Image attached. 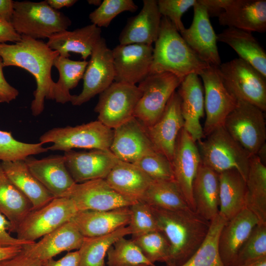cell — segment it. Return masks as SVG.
I'll list each match as a JSON object with an SVG mask.
<instances>
[{"label": "cell", "instance_id": "cell-4", "mask_svg": "<svg viewBox=\"0 0 266 266\" xmlns=\"http://www.w3.org/2000/svg\"><path fill=\"white\" fill-rule=\"evenodd\" d=\"M10 23L20 35L40 39L67 30L71 21L63 13L50 7L46 0L16 1L14 2Z\"/></svg>", "mask_w": 266, "mask_h": 266}, {"label": "cell", "instance_id": "cell-20", "mask_svg": "<svg viewBox=\"0 0 266 266\" xmlns=\"http://www.w3.org/2000/svg\"><path fill=\"white\" fill-rule=\"evenodd\" d=\"M109 150L119 160L132 164L156 151L145 127L135 117L113 129Z\"/></svg>", "mask_w": 266, "mask_h": 266}, {"label": "cell", "instance_id": "cell-40", "mask_svg": "<svg viewBox=\"0 0 266 266\" xmlns=\"http://www.w3.org/2000/svg\"><path fill=\"white\" fill-rule=\"evenodd\" d=\"M107 266H155L132 239L117 240L107 253Z\"/></svg>", "mask_w": 266, "mask_h": 266}, {"label": "cell", "instance_id": "cell-46", "mask_svg": "<svg viewBox=\"0 0 266 266\" xmlns=\"http://www.w3.org/2000/svg\"><path fill=\"white\" fill-rule=\"evenodd\" d=\"M133 164L153 180H174L170 161L157 151L144 156Z\"/></svg>", "mask_w": 266, "mask_h": 266}, {"label": "cell", "instance_id": "cell-28", "mask_svg": "<svg viewBox=\"0 0 266 266\" xmlns=\"http://www.w3.org/2000/svg\"><path fill=\"white\" fill-rule=\"evenodd\" d=\"M101 29L94 24L56 33L48 38L47 45L57 51L59 56L68 58L69 52L79 54L84 60L91 56L92 50L101 38Z\"/></svg>", "mask_w": 266, "mask_h": 266}, {"label": "cell", "instance_id": "cell-11", "mask_svg": "<svg viewBox=\"0 0 266 266\" xmlns=\"http://www.w3.org/2000/svg\"><path fill=\"white\" fill-rule=\"evenodd\" d=\"M142 93L137 86L114 81L100 94L94 111L98 121L114 129L134 117Z\"/></svg>", "mask_w": 266, "mask_h": 266}, {"label": "cell", "instance_id": "cell-54", "mask_svg": "<svg viewBox=\"0 0 266 266\" xmlns=\"http://www.w3.org/2000/svg\"><path fill=\"white\" fill-rule=\"evenodd\" d=\"M14 2L12 0H0V17L9 22L13 14Z\"/></svg>", "mask_w": 266, "mask_h": 266}, {"label": "cell", "instance_id": "cell-8", "mask_svg": "<svg viewBox=\"0 0 266 266\" xmlns=\"http://www.w3.org/2000/svg\"><path fill=\"white\" fill-rule=\"evenodd\" d=\"M223 126L250 157L256 155L266 142V127L264 111L248 102L237 100Z\"/></svg>", "mask_w": 266, "mask_h": 266}, {"label": "cell", "instance_id": "cell-29", "mask_svg": "<svg viewBox=\"0 0 266 266\" xmlns=\"http://www.w3.org/2000/svg\"><path fill=\"white\" fill-rule=\"evenodd\" d=\"M196 211L211 221L219 213V173L200 164L192 186Z\"/></svg>", "mask_w": 266, "mask_h": 266}, {"label": "cell", "instance_id": "cell-36", "mask_svg": "<svg viewBox=\"0 0 266 266\" xmlns=\"http://www.w3.org/2000/svg\"><path fill=\"white\" fill-rule=\"evenodd\" d=\"M139 200L165 210L190 208L174 180H153Z\"/></svg>", "mask_w": 266, "mask_h": 266}, {"label": "cell", "instance_id": "cell-51", "mask_svg": "<svg viewBox=\"0 0 266 266\" xmlns=\"http://www.w3.org/2000/svg\"><path fill=\"white\" fill-rule=\"evenodd\" d=\"M79 252L76 250L68 252L58 260L50 259L41 261L40 266H79Z\"/></svg>", "mask_w": 266, "mask_h": 266}, {"label": "cell", "instance_id": "cell-39", "mask_svg": "<svg viewBox=\"0 0 266 266\" xmlns=\"http://www.w3.org/2000/svg\"><path fill=\"white\" fill-rule=\"evenodd\" d=\"M227 221L218 213L210 221L209 231L201 244L179 266H225L220 257L218 242L221 230Z\"/></svg>", "mask_w": 266, "mask_h": 266}, {"label": "cell", "instance_id": "cell-1", "mask_svg": "<svg viewBox=\"0 0 266 266\" xmlns=\"http://www.w3.org/2000/svg\"><path fill=\"white\" fill-rule=\"evenodd\" d=\"M58 56L59 53L43 41L26 35H21V40L13 44L0 43V57L4 67H21L34 77L36 88L31 106L34 116L43 112L45 99L53 100L55 82L52 79L51 68Z\"/></svg>", "mask_w": 266, "mask_h": 266}, {"label": "cell", "instance_id": "cell-45", "mask_svg": "<svg viewBox=\"0 0 266 266\" xmlns=\"http://www.w3.org/2000/svg\"><path fill=\"white\" fill-rule=\"evenodd\" d=\"M129 208L131 217L128 226L132 237L159 231L149 205L142 200H137Z\"/></svg>", "mask_w": 266, "mask_h": 266}, {"label": "cell", "instance_id": "cell-16", "mask_svg": "<svg viewBox=\"0 0 266 266\" xmlns=\"http://www.w3.org/2000/svg\"><path fill=\"white\" fill-rule=\"evenodd\" d=\"M112 50L114 81L135 85L149 74L152 61V45L119 44Z\"/></svg>", "mask_w": 266, "mask_h": 266}, {"label": "cell", "instance_id": "cell-34", "mask_svg": "<svg viewBox=\"0 0 266 266\" xmlns=\"http://www.w3.org/2000/svg\"><path fill=\"white\" fill-rule=\"evenodd\" d=\"M33 210L30 200L9 179L0 165V213L11 224V232Z\"/></svg>", "mask_w": 266, "mask_h": 266}, {"label": "cell", "instance_id": "cell-17", "mask_svg": "<svg viewBox=\"0 0 266 266\" xmlns=\"http://www.w3.org/2000/svg\"><path fill=\"white\" fill-rule=\"evenodd\" d=\"M194 16L189 28L180 33L197 55L209 66L221 64L217 45V34L212 26L206 8L197 0L193 6Z\"/></svg>", "mask_w": 266, "mask_h": 266}, {"label": "cell", "instance_id": "cell-53", "mask_svg": "<svg viewBox=\"0 0 266 266\" xmlns=\"http://www.w3.org/2000/svg\"><path fill=\"white\" fill-rule=\"evenodd\" d=\"M206 9L209 16H217L229 6L232 0H198Z\"/></svg>", "mask_w": 266, "mask_h": 266}, {"label": "cell", "instance_id": "cell-12", "mask_svg": "<svg viewBox=\"0 0 266 266\" xmlns=\"http://www.w3.org/2000/svg\"><path fill=\"white\" fill-rule=\"evenodd\" d=\"M217 67L209 66L199 75L202 80L204 93L205 120L202 128L204 137L223 125L237 101L225 87Z\"/></svg>", "mask_w": 266, "mask_h": 266}, {"label": "cell", "instance_id": "cell-44", "mask_svg": "<svg viewBox=\"0 0 266 266\" xmlns=\"http://www.w3.org/2000/svg\"><path fill=\"white\" fill-rule=\"evenodd\" d=\"M137 6L132 0H104L90 13L89 19L99 28L107 27L112 20L124 11L135 12Z\"/></svg>", "mask_w": 266, "mask_h": 266}, {"label": "cell", "instance_id": "cell-13", "mask_svg": "<svg viewBox=\"0 0 266 266\" xmlns=\"http://www.w3.org/2000/svg\"><path fill=\"white\" fill-rule=\"evenodd\" d=\"M112 50L101 37L94 46L83 79V87L78 95H72L70 102L81 105L100 94L114 81Z\"/></svg>", "mask_w": 266, "mask_h": 266}, {"label": "cell", "instance_id": "cell-37", "mask_svg": "<svg viewBox=\"0 0 266 266\" xmlns=\"http://www.w3.org/2000/svg\"><path fill=\"white\" fill-rule=\"evenodd\" d=\"M88 63L86 61H74L60 56L55 59L53 66L59 71V78L55 82L53 100L62 104L70 102L72 95L70 90L83 78Z\"/></svg>", "mask_w": 266, "mask_h": 266}, {"label": "cell", "instance_id": "cell-10", "mask_svg": "<svg viewBox=\"0 0 266 266\" xmlns=\"http://www.w3.org/2000/svg\"><path fill=\"white\" fill-rule=\"evenodd\" d=\"M78 210L67 197L55 198L43 207L31 211L15 233L21 240L35 241L72 220Z\"/></svg>", "mask_w": 266, "mask_h": 266}, {"label": "cell", "instance_id": "cell-41", "mask_svg": "<svg viewBox=\"0 0 266 266\" xmlns=\"http://www.w3.org/2000/svg\"><path fill=\"white\" fill-rule=\"evenodd\" d=\"M38 142L29 143L15 139L11 132L0 130V160L15 162L25 160L27 157L47 152V147Z\"/></svg>", "mask_w": 266, "mask_h": 266}, {"label": "cell", "instance_id": "cell-38", "mask_svg": "<svg viewBox=\"0 0 266 266\" xmlns=\"http://www.w3.org/2000/svg\"><path fill=\"white\" fill-rule=\"evenodd\" d=\"M131 234V230L127 226L108 234L84 237L78 250L79 266H105V259L110 247L120 238Z\"/></svg>", "mask_w": 266, "mask_h": 266}, {"label": "cell", "instance_id": "cell-27", "mask_svg": "<svg viewBox=\"0 0 266 266\" xmlns=\"http://www.w3.org/2000/svg\"><path fill=\"white\" fill-rule=\"evenodd\" d=\"M130 217V208L126 207L107 211H79L71 221L84 237H95L127 226Z\"/></svg>", "mask_w": 266, "mask_h": 266}, {"label": "cell", "instance_id": "cell-57", "mask_svg": "<svg viewBox=\"0 0 266 266\" xmlns=\"http://www.w3.org/2000/svg\"><path fill=\"white\" fill-rule=\"evenodd\" d=\"M260 161L266 165V143L263 144L258 150L256 155Z\"/></svg>", "mask_w": 266, "mask_h": 266}, {"label": "cell", "instance_id": "cell-14", "mask_svg": "<svg viewBox=\"0 0 266 266\" xmlns=\"http://www.w3.org/2000/svg\"><path fill=\"white\" fill-rule=\"evenodd\" d=\"M64 197L73 201L78 211L110 210L130 207L136 201L118 193L104 179L75 183Z\"/></svg>", "mask_w": 266, "mask_h": 266}, {"label": "cell", "instance_id": "cell-9", "mask_svg": "<svg viewBox=\"0 0 266 266\" xmlns=\"http://www.w3.org/2000/svg\"><path fill=\"white\" fill-rule=\"evenodd\" d=\"M182 80L169 72L148 75L137 86L142 95L135 107L134 117L145 128L153 125L161 116Z\"/></svg>", "mask_w": 266, "mask_h": 266}, {"label": "cell", "instance_id": "cell-31", "mask_svg": "<svg viewBox=\"0 0 266 266\" xmlns=\"http://www.w3.org/2000/svg\"><path fill=\"white\" fill-rule=\"evenodd\" d=\"M0 165L9 179L30 200L33 210L55 198L31 172L25 160L1 162Z\"/></svg>", "mask_w": 266, "mask_h": 266}, {"label": "cell", "instance_id": "cell-50", "mask_svg": "<svg viewBox=\"0 0 266 266\" xmlns=\"http://www.w3.org/2000/svg\"><path fill=\"white\" fill-rule=\"evenodd\" d=\"M41 261L22 251L17 255L0 262V266H40Z\"/></svg>", "mask_w": 266, "mask_h": 266}, {"label": "cell", "instance_id": "cell-48", "mask_svg": "<svg viewBox=\"0 0 266 266\" xmlns=\"http://www.w3.org/2000/svg\"><path fill=\"white\" fill-rule=\"evenodd\" d=\"M10 223L0 213V247H24L35 242L21 240L12 236L10 233Z\"/></svg>", "mask_w": 266, "mask_h": 266}, {"label": "cell", "instance_id": "cell-26", "mask_svg": "<svg viewBox=\"0 0 266 266\" xmlns=\"http://www.w3.org/2000/svg\"><path fill=\"white\" fill-rule=\"evenodd\" d=\"M223 26L258 33L266 31V0H232L227 9L219 15Z\"/></svg>", "mask_w": 266, "mask_h": 266}, {"label": "cell", "instance_id": "cell-47", "mask_svg": "<svg viewBox=\"0 0 266 266\" xmlns=\"http://www.w3.org/2000/svg\"><path fill=\"white\" fill-rule=\"evenodd\" d=\"M196 3L197 0H157L161 15L168 18L179 33L185 29L181 19L182 15Z\"/></svg>", "mask_w": 266, "mask_h": 266}, {"label": "cell", "instance_id": "cell-15", "mask_svg": "<svg viewBox=\"0 0 266 266\" xmlns=\"http://www.w3.org/2000/svg\"><path fill=\"white\" fill-rule=\"evenodd\" d=\"M201 163L197 144L184 129L180 131L171 162L174 180L179 186L189 208L196 211L192 186Z\"/></svg>", "mask_w": 266, "mask_h": 266}, {"label": "cell", "instance_id": "cell-58", "mask_svg": "<svg viewBox=\"0 0 266 266\" xmlns=\"http://www.w3.org/2000/svg\"><path fill=\"white\" fill-rule=\"evenodd\" d=\"M238 266H266V257Z\"/></svg>", "mask_w": 266, "mask_h": 266}, {"label": "cell", "instance_id": "cell-2", "mask_svg": "<svg viewBox=\"0 0 266 266\" xmlns=\"http://www.w3.org/2000/svg\"><path fill=\"white\" fill-rule=\"evenodd\" d=\"M160 231L170 244L167 266H179L199 248L206 237L210 222L190 208L168 210L151 206Z\"/></svg>", "mask_w": 266, "mask_h": 266}, {"label": "cell", "instance_id": "cell-35", "mask_svg": "<svg viewBox=\"0 0 266 266\" xmlns=\"http://www.w3.org/2000/svg\"><path fill=\"white\" fill-rule=\"evenodd\" d=\"M246 185V206L266 223V166L256 155L250 158Z\"/></svg>", "mask_w": 266, "mask_h": 266}, {"label": "cell", "instance_id": "cell-43", "mask_svg": "<svg viewBox=\"0 0 266 266\" xmlns=\"http://www.w3.org/2000/svg\"><path fill=\"white\" fill-rule=\"evenodd\" d=\"M266 257V223H259L240 248L234 266Z\"/></svg>", "mask_w": 266, "mask_h": 266}, {"label": "cell", "instance_id": "cell-25", "mask_svg": "<svg viewBox=\"0 0 266 266\" xmlns=\"http://www.w3.org/2000/svg\"><path fill=\"white\" fill-rule=\"evenodd\" d=\"M137 15L130 18L119 37L120 44L152 45L159 35L162 16L157 0H144Z\"/></svg>", "mask_w": 266, "mask_h": 266}, {"label": "cell", "instance_id": "cell-7", "mask_svg": "<svg viewBox=\"0 0 266 266\" xmlns=\"http://www.w3.org/2000/svg\"><path fill=\"white\" fill-rule=\"evenodd\" d=\"M113 130L98 120L75 127L55 128L44 133L39 137L44 144L52 143L49 150H71L73 148L109 150Z\"/></svg>", "mask_w": 266, "mask_h": 266}, {"label": "cell", "instance_id": "cell-32", "mask_svg": "<svg viewBox=\"0 0 266 266\" xmlns=\"http://www.w3.org/2000/svg\"><path fill=\"white\" fill-rule=\"evenodd\" d=\"M217 38L218 41L231 47L239 58L266 77V52L251 32L228 27L217 34Z\"/></svg>", "mask_w": 266, "mask_h": 266}, {"label": "cell", "instance_id": "cell-42", "mask_svg": "<svg viewBox=\"0 0 266 266\" xmlns=\"http://www.w3.org/2000/svg\"><path fill=\"white\" fill-rule=\"evenodd\" d=\"M152 263L157 262L167 264L170 256V244L161 231L150 232L132 239Z\"/></svg>", "mask_w": 266, "mask_h": 266}, {"label": "cell", "instance_id": "cell-19", "mask_svg": "<svg viewBox=\"0 0 266 266\" xmlns=\"http://www.w3.org/2000/svg\"><path fill=\"white\" fill-rule=\"evenodd\" d=\"M66 167L76 183L105 179L119 160L110 150L65 152Z\"/></svg>", "mask_w": 266, "mask_h": 266}, {"label": "cell", "instance_id": "cell-6", "mask_svg": "<svg viewBox=\"0 0 266 266\" xmlns=\"http://www.w3.org/2000/svg\"><path fill=\"white\" fill-rule=\"evenodd\" d=\"M217 68L225 87L237 100L266 111V77L239 58L221 64Z\"/></svg>", "mask_w": 266, "mask_h": 266}, {"label": "cell", "instance_id": "cell-55", "mask_svg": "<svg viewBox=\"0 0 266 266\" xmlns=\"http://www.w3.org/2000/svg\"><path fill=\"white\" fill-rule=\"evenodd\" d=\"M23 248V247L17 246L0 247V262L17 255Z\"/></svg>", "mask_w": 266, "mask_h": 266}, {"label": "cell", "instance_id": "cell-24", "mask_svg": "<svg viewBox=\"0 0 266 266\" xmlns=\"http://www.w3.org/2000/svg\"><path fill=\"white\" fill-rule=\"evenodd\" d=\"M84 237L71 220L45 235L38 242L25 246L23 250L32 257L43 261L65 251L78 250Z\"/></svg>", "mask_w": 266, "mask_h": 266}, {"label": "cell", "instance_id": "cell-23", "mask_svg": "<svg viewBox=\"0 0 266 266\" xmlns=\"http://www.w3.org/2000/svg\"><path fill=\"white\" fill-rule=\"evenodd\" d=\"M25 162L33 175L55 198L64 197L76 183L66 167L64 155L41 159L29 156Z\"/></svg>", "mask_w": 266, "mask_h": 266}, {"label": "cell", "instance_id": "cell-33", "mask_svg": "<svg viewBox=\"0 0 266 266\" xmlns=\"http://www.w3.org/2000/svg\"><path fill=\"white\" fill-rule=\"evenodd\" d=\"M219 213L227 221L246 206V180L236 170L219 173Z\"/></svg>", "mask_w": 266, "mask_h": 266}, {"label": "cell", "instance_id": "cell-3", "mask_svg": "<svg viewBox=\"0 0 266 266\" xmlns=\"http://www.w3.org/2000/svg\"><path fill=\"white\" fill-rule=\"evenodd\" d=\"M209 66L189 47L170 20L162 16L149 74L169 72L183 79L190 74L199 75Z\"/></svg>", "mask_w": 266, "mask_h": 266}, {"label": "cell", "instance_id": "cell-56", "mask_svg": "<svg viewBox=\"0 0 266 266\" xmlns=\"http://www.w3.org/2000/svg\"><path fill=\"white\" fill-rule=\"evenodd\" d=\"M46 1L50 7L57 10L64 7H70L77 1L76 0H47Z\"/></svg>", "mask_w": 266, "mask_h": 266}, {"label": "cell", "instance_id": "cell-52", "mask_svg": "<svg viewBox=\"0 0 266 266\" xmlns=\"http://www.w3.org/2000/svg\"><path fill=\"white\" fill-rule=\"evenodd\" d=\"M21 39V35L16 32L11 23L0 17V43L7 41L15 43Z\"/></svg>", "mask_w": 266, "mask_h": 266}, {"label": "cell", "instance_id": "cell-49", "mask_svg": "<svg viewBox=\"0 0 266 266\" xmlns=\"http://www.w3.org/2000/svg\"><path fill=\"white\" fill-rule=\"evenodd\" d=\"M3 67L2 60L0 57V103H9L18 97L19 93L5 79L3 73Z\"/></svg>", "mask_w": 266, "mask_h": 266}, {"label": "cell", "instance_id": "cell-5", "mask_svg": "<svg viewBox=\"0 0 266 266\" xmlns=\"http://www.w3.org/2000/svg\"><path fill=\"white\" fill-rule=\"evenodd\" d=\"M196 142L203 165L218 173L236 170L246 180L251 157L223 126Z\"/></svg>", "mask_w": 266, "mask_h": 266}, {"label": "cell", "instance_id": "cell-30", "mask_svg": "<svg viewBox=\"0 0 266 266\" xmlns=\"http://www.w3.org/2000/svg\"><path fill=\"white\" fill-rule=\"evenodd\" d=\"M104 179L115 191L133 201L141 200L153 181L134 164L120 160Z\"/></svg>", "mask_w": 266, "mask_h": 266}, {"label": "cell", "instance_id": "cell-21", "mask_svg": "<svg viewBox=\"0 0 266 266\" xmlns=\"http://www.w3.org/2000/svg\"><path fill=\"white\" fill-rule=\"evenodd\" d=\"M259 223L257 216L246 206L226 222L218 242L220 257L225 266H234L240 248Z\"/></svg>", "mask_w": 266, "mask_h": 266}, {"label": "cell", "instance_id": "cell-59", "mask_svg": "<svg viewBox=\"0 0 266 266\" xmlns=\"http://www.w3.org/2000/svg\"><path fill=\"white\" fill-rule=\"evenodd\" d=\"M87 1L90 4L98 6H99L102 2V1L101 0H89Z\"/></svg>", "mask_w": 266, "mask_h": 266}, {"label": "cell", "instance_id": "cell-18", "mask_svg": "<svg viewBox=\"0 0 266 266\" xmlns=\"http://www.w3.org/2000/svg\"><path fill=\"white\" fill-rule=\"evenodd\" d=\"M183 128L181 100L175 91L160 118L145 129L154 149L171 162L178 135Z\"/></svg>", "mask_w": 266, "mask_h": 266}, {"label": "cell", "instance_id": "cell-22", "mask_svg": "<svg viewBox=\"0 0 266 266\" xmlns=\"http://www.w3.org/2000/svg\"><path fill=\"white\" fill-rule=\"evenodd\" d=\"M184 129L197 142L204 136L200 120L204 116V89L199 76H185L178 87Z\"/></svg>", "mask_w": 266, "mask_h": 266}]
</instances>
